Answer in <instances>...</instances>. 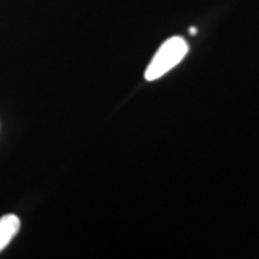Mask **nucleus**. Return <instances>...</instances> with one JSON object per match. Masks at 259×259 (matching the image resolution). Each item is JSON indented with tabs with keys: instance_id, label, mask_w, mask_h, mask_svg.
Here are the masks:
<instances>
[{
	"instance_id": "f03ea898",
	"label": "nucleus",
	"mask_w": 259,
	"mask_h": 259,
	"mask_svg": "<svg viewBox=\"0 0 259 259\" xmlns=\"http://www.w3.org/2000/svg\"><path fill=\"white\" fill-rule=\"evenodd\" d=\"M20 228V221L16 214H5L0 218V252L9 245Z\"/></svg>"
},
{
	"instance_id": "7ed1b4c3",
	"label": "nucleus",
	"mask_w": 259,
	"mask_h": 259,
	"mask_svg": "<svg viewBox=\"0 0 259 259\" xmlns=\"http://www.w3.org/2000/svg\"><path fill=\"white\" fill-rule=\"evenodd\" d=\"M190 33H192V35H196V33H197V29H196V28H190Z\"/></svg>"
},
{
	"instance_id": "f257e3e1",
	"label": "nucleus",
	"mask_w": 259,
	"mask_h": 259,
	"mask_svg": "<svg viewBox=\"0 0 259 259\" xmlns=\"http://www.w3.org/2000/svg\"><path fill=\"white\" fill-rule=\"evenodd\" d=\"M187 52H189V45L183 37L173 36L167 39L147 66L146 79L154 81L167 74L171 68H175L177 64L182 62V59L187 55Z\"/></svg>"
}]
</instances>
